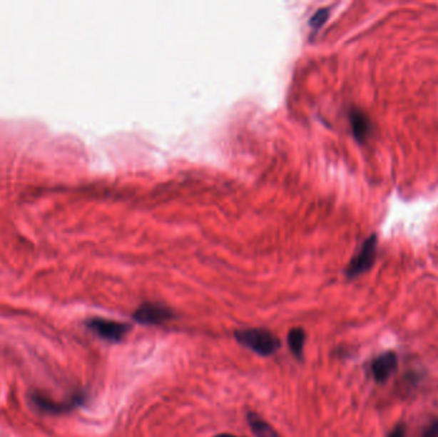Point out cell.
Listing matches in <instances>:
<instances>
[{
  "label": "cell",
  "instance_id": "obj_1",
  "mask_svg": "<svg viewBox=\"0 0 438 437\" xmlns=\"http://www.w3.org/2000/svg\"><path fill=\"white\" fill-rule=\"evenodd\" d=\"M233 336L240 345L260 356H275L281 348V340L273 332L262 327L236 330Z\"/></svg>",
  "mask_w": 438,
  "mask_h": 437
},
{
  "label": "cell",
  "instance_id": "obj_2",
  "mask_svg": "<svg viewBox=\"0 0 438 437\" xmlns=\"http://www.w3.org/2000/svg\"><path fill=\"white\" fill-rule=\"evenodd\" d=\"M85 325L90 331L94 332L98 338H103L108 343H121L132 328V326L128 323L101 318V317L88 319Z\"/></svg>",
  "mask_w": 438,
  "mask_h": 437
},
{
  "label": "cell",
  "instance_id": "obj_3",
  "mask_svg": "<svg viewBox=\"0 0 438 437\" xmlns=\"http://www.w3.org/2000/svg\"><path fill=\"white\" fill-rule=\"evenodd\" d=\"M377 245H378V238L376 233L370 235V238L364 241L357 256L351 259L350 264L347 266L346 276L349 278H355L372 268V266L376 262Z\"/></svg>",
  "mask_w": 438,
  "mask_h": 437
},
{
  "label": "cell",
  "instance_id": "obj_4",
  "mask_svg": "<svg viewBox=\"0 0 438 437\" xmlns=\"http://www.w3.org/2000/svg\"><path fill=\"white\" fill-rule=\"evenodd\" d=\"M132 318L140 325H163L165 322L175 319V313L169 306L161 304V303L146 301L138 306L135 313L132 314Z\"/></svg>",
  "mask_w": 438,
  "mask_h": 437
},
{
  "label": "cell",
  "instance_id": "obj_5",
  "mask_svg": "<svg viewBox=\"0 0 438 437\" xmlns=\"http://www.w3.org/2000/svg\"><path fill=\"white\" fill-rule=\"evenodd\" d=\"M86 395L83 393H76L71 395V398L64 401H56L43 393H32V404L38 408L39 412L45 414H63L73 411L77 406H82Z\"/></svg>",
  "mask_w": 438,
  "mask_h": 437
},
{
  "label": "cell",
  "instance_id": "obj_6",
  "mask_svg": "<svg viewBox=\"0 0 438 437\" xmlns=\"http://www.w3.org/2000/svg\"><path fill=\"white\" fill-rule=\"evenodd\" d=\"M397 364L399 358L394 351H384L381 356H377L370 366L375 380L380 383L387 381L397 369Z\"/></svg>",
  "mask_w": 438,
  "mask_h": 437
},
{
  "label": "cell",
  "instance_id": "obj_7",
  "mask_svg": "<svg viewBox=\"0 0 438 437\" xmlns=\"http://www.w3.org/2000/svg\"><path fill=\"white\" fill-rule=\"evenodd\" d=\"M349 119H350L354 138L357 139L359 143H365L372 132V122H370L368 114L363 112L362 109L354 108L349 113Z\"/></svg>",
  "mask_w": 438,
  "mask_h": 437
},
{
  "label": "cell",
  "instance_id": "obj_8",
  "mask_svg": "<svg viewBox=\"0 0 438 437\" xmlns=\"http://www.w3.org/2000/svg\"><path fill=\"white\" fill-rule=\"evenodd\" d=\"M246 421H248V425L250 427L251 432L255 435V437H281L280 433L275 431V428L267 421H264L255 412H248Z\"/></svg>",
  "mask_w": 438,
  "mask_h": 437
},
{
  "label": "cell",
  "instance_id": "obj_9",
  "mask_svg": "<svg viewBox=\"0 0 438 437\" xmlns=\"http://www.w3.org/2000/svg\"><path fill=\"white\" fill-rule=\"evenodd\" d=\"M305 341H307V332L302 327H294L288 332V348L297 361H302Z\"/></svg>",
  "mask_w": 438,
  "mask_h": 437
},
{
  "label": "cell",
  "instance_id": "obj_10",
  "mask_svg": "<svg viewBox=\"0 0 438 437\" xmlns=\"http://www.w3.org/2000/svg\"><path fill=\"white\" fill-rule=\"evenodd\" d=\"M328 17H330V9H327V8L320 9L310 19V26L313 27L314 30H318V29H320L322 26L326 24Z\"/></svg>",
  "mask_w": 438,
  "mask_h": 437
},
{
  "label": "cell",
  "instance_id": "obj_11",
  "mask_svg": "<svg viewBox=\"0 0 438 437\" xmlns=\"http://www.w3.org/2000/svg\"><path fill=\"white\" fill-rule=\"evenodd\" d=\"M407 426L400 425L396 426L392 431L388 433L387 437H407Z\"/></svg>",
  "mask_w": 438,
  "mask_h": 437
},
{
  "label": "cell",
  "instance_id": "obj_12",
  "mask_svg": "<svg viewBox=\"0 0 438 437\" xmlns=\"http://www.w3.org/2000/svg\"><path fill=\"white\" fill-rule=\"evenodd\" d=\"M422 437H438V419L427 428Z\"/></svg>",
  "mask_w": 438,
  "mask_h": 437
},
{
  "label": "cell",
  "instance_id": "obj_13",
  "mask_svg": "<svg viewBox=\"0 0 438 437\" xmlns=\"http://www.w3.org/2000/svg\"><path fill=\"white\" fill-rule=\"evenodd\" d=\"M213 437H243V436H236V435H232V433H218V435H215Z\"/></svg>",
  "mask_w": 438,
  "mask_h": 437
}]
</instances>
